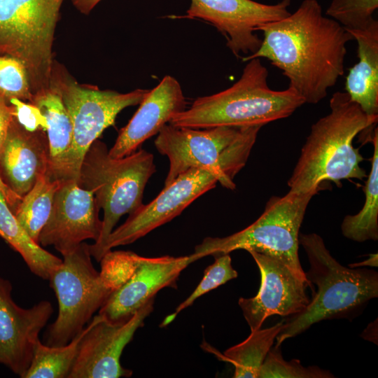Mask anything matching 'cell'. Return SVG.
Here are the masks:
<instances>
[{"label": "cell", "instance_id": "4", "mask_svg": "<svg viewBox=\"0 0 378 378\" xmlns=\"http://www.w3.org/2000/svg\"><path fill=\"white\" fill-rule=\"evenodd\" d=\"M310 269L307 279L317 286L306 308L292 316L276 337L275 346L304 332L323 320L346 317L378 296L377 272L369 269L346 267L339 263L316 233L299 234Z\"/></svg>", "mask_w": 378, "mask_h": 378}, {"label": "cell", "instance_id": "32", "mask_svg": "<svg viewBox=\"0 0 378 378\" xmlns=\"http://www.w3.org/2000/svg\"><path fill=\"white\" fill-rule=\"evenodd\" d=\"M9 104L12 107L13 117L27 130L31 132L39 130L46 131V118L35 105L18 99H10Z\"/></svg>", "mask_w": 378, "mask_h": 378}, {"label": "cell", "instance_id": "31", "mask_svg": "<svg viewBox=\"0 0 378 378\" xmlns=\"http://www.w3.org/2000/svg\"><path fill=\"white\" fill-rule=\"evenodd\" d=\"M139 255L128 251L111 250L101 259V279L112 293L120 288L132 275Z\"/></svg>", "mask_w": 378, "mask_h": 378}, {"label": "cell", "instance_id": "10", "mask_svg": "<svg viewBox=\"0 0 378 378\" xmlns=\"http://www.w3.org/2000/svg\"><path fill=\"white\" fill-rule=\"evenodd\" d=\"M88 245L83 242L62 255V262L48 279L58 302L57 316L46 335L45 344L48 346L69 343L112 294L92 262Z\"/></svg>", "mask_w": 378, "mask_h": 378}, {"label": "cell", "instance_id": "30", "mask_svg": "<svg viewBox=\"0 0 378 378\" xmlns=\"http://www.w3.org/2000/svg\"><path fill=\"white\" fill-rule=\"evenodd\" d=\"M0 94L8 102L12 99L30 102L33 97L24 64L8 55H0Z\"/></svg>", "mask_w": 378, "mask_h": 378}, {"label": "cell", "instance_id": "16", "mask_svg": "<svg viewBox=\"0 0 378 378\" xmlns=\"http://www.w3.org/2000/svg\"><path fill=\"white\" fill-rule=\"evenodd\" d=\"M12 290L10 281L0 277V363L23 378L53 308L46 300L22 308L13 300Z\"/></svg>", "mask_w": 378, "mask_h": 378}, {"label": "cell", "instance_id": "19", "mask_svg": "<svg viewBox=\"0 0 378 378\" xmlns=\"http://www.w3.org/2000/svg\"><path fill=\"white\" fill-rule=\"evenodd\" d=\"M139 105L108 150L111 158H121L135 152L145 141L158 134L175 115L185 110L186 101L178 81L167 75L149 90Z\"/></svg>", "mask_w": 378, "mask_h": 378}, {"label": "cell", "instance_id": "28", "mask_svg": "<svg viewBox=\"0 0 378 378\" xmlns=\"http://www.w3.org/2000/svg\"><path fill=\"white\" fill-rule=\"evenodd\" d=\"M378 0H332L326 15L340 23L346 30H362L375 20Z\"/></svg>", "mask_w": 378, "mask_h": 378}, {"label": "cell", "instance_id": "1", "mask_svg": "<svg viewBox=\"0 0 378 378\" xmlns=\"http://www.w3.org/2000/svg\"><path fill=\"white\" fill-rule=\"evenodd\" d=\"M263 39L243 62L265 58L281 71L304 103L316 104L344 74L346 44L351 34L323 15L317 0H304L293 13L258 28Z\"/></svg>", "mask_w": 378, "mask_h": 378}, {"label": "cell", "instance_id": "8", "mask_svg": "<svg viewBox=\"0 0 378 378\" xmlns=\"http://www.w3.org/2000/svg\"><path fill=\"white\" fill-rule=\"evenodd\" d=\"M64 0H0V55L24 66L33 94L50 87L52 46Z\"/></svg>", "mask_w": 378, "mask_h": 378}, {"label": "cell", "instance_id": "29", "mask_svg": "<svg viewBox=\"0 0 378 378\" xmlns=\"http://www.w3.org/2000/svg\"><path fill=\"white\" fill-rule=\"evenodd\" d=\"M330 372L317 366L304 367L299 360L286 361L279 346L271 348L260 369L258 378H332Z\"/></svg>", "mask_w": 378, "mask_h": 378}, {"label": "cell", "instance_id": "27", "mask_svg": "<svg viewBox=\"0 0 378 378\" xmlns=\"http://www.w3.org/2000/svg\"><path fill=\"white\" fill-rule=\"evenodd\" d=\"M237 272L232 266L230 254L219 255L214 262L205 269L202 279L190 295L176 307L173 314L164 319L161 326H167L172 322L181 311L190 306L198 298L237 278Z\"/></svg>", "mask_w": 378, "mask_h": 378}, {"label": "cell", "instance_id": "7", "mask_svg": "<svg viewBox=\"0 0 378 378\" xmlns=\"http://www.w3.org/2000/svg\"><path fill=\"white\" fill-rule=\"evenodd\" d=\"M315 195L288 192L282 197H272L263 213L249 226L225 237H206L193 253L200 259L238 249L255 251L278 259L298 276L307 279L299 260V231Z\"/></svg>", "mask_w": 378, "mask_h": 378}, {"label": "cell", "instance_id": "34", "mask_svg": "<svg viewBox=\"0 0 378 378\" xmlns=\"http://www.w3.org/2000/svg\"><path fill=\"white\" fill-rule=\"evenodd\" d=\"M81 13L88 15L102 0H69Z\"/></svg>", "mask_w": 378, "mask_h": 378}, {"label": "cell", "instance_id": "20", "mask_svg": "<svg viewBox=\"0 0 378 378\" xmlns=\"http://www.w3.org/2000/svg\"><path fill=\"white\" fill-rule=\"evenodd\" d=\"M348 31L357 42L358 62L346 77V92L368 115H378V22Z\"/></svg>", "mask_w": 378, "mask_h": 378}, {"label": "cell", "instance_id": "23", "mask_svg": "<svg viewBox=\"0 0 378 378\" xmlns=\"http://www.w3.org/2000/svg\"><path fill=\"white\" fill-rule=\"evenodd\" d=\"M372 141L374 150L371 170L363 188L365 197L363 206L356 214L346 216L341 225L343 235L358 242L378 239L377 128L374 130Z\"/></svg>", "mask_w": 378, "mask_h": 378}, {"label": "cell", "instance_id": "3", "mask_svg": "<svg viewBox=\"0 0 378 378\" xmlns=\"http://www.w3.org/2000/svg\"><path fill=\"white\" fill-rule=\"evenodd\" d=\"M239 79L230 88L197 98L169 124L206 129L220 126L261 125L291 115L304 103L292 88L272 90L268 71L260 59L247 61Z\"/></svg>", "mask_w": 378, "mask_h": 378}, {"label": "cell", "instance_id": "18", "mask_svg": "<svg viewBox=\"0 0 378 378\" xmlns=\"http://www.w3.org/2000/svg\"><path fill=\"white\" fill-rule=\"evenodd\" d=\"M49 142L46 132L27 130L13 117L0 150V178L19 199L48 171Z\"/></svg>", "mask_w": 378, "mask_h": 378}, {"label": "cell", "instance_id": "13", "mask_svg": "<svg viewBox=\"0 0 378 378\" xmlns=\"http://www.w3.org/2000/svg\"><path fill=\"white\" fill-rule=\"evenodd\" d=\"M290 0L267 4L253 0H191L185 18L200 19L214 26L237 57L251 55L261 45L255 33L265 24L279 20L290 13Z\"/></svg>", "mask_w": 378, "mask_h": 378}, {"label": "cell", "instance_id": "26", "mask_svg": "<svg viewBox=\"0 0 378 378\" xmlns=\"http://www.w3.org/2000/svg\"><path fill=\"white\" fill-rule=\"evenodd\" d=\"M90 326V321L78 335L63 346H48L38 340L31 364L23 378H68L81 340Z\"/></svg>", "mask_w": 378, "mask_h": 378}, {"label": "cell", "instance_id": "12", "mask_svg": "<svg viewBox=\"0 0 378 378\" xmlns=\"http://www.w3.org/2000/svg\"><path fill=\"white\" fill-rule=\"evenodd\" d=\"M155 299V298H154ZM150 300L125 321H111L101 314L93 316L79 345L68 378L130 377L132 371L123 368L120 356L138 328L153 312Z\"/></svg>", "mask_w": 378, "mask_h": 378}, {"label": "cell", "instance_id": "14", "mask_svg": "<svg viewBox=\"0 0 378 378\" xmlns=\"http://www.w3.org/2000/svg\"><path fill=\"white\" fill-rule=\"evenodd\" d=\"M255 261L261 276L260 287L253 298H240L238 304L251 329H260L270 316H293L302 312L310 300L306 294L312 284L307 279L298 276L278 259L258 253L248 251Z\"/></svg>", "mask_w": 378, "mask_h": 378}, {"label": "cell", "instance_id": "22", "mask_svg": "<svg viewBox=\"0 0 378 378\" xmlns=\"http://www.w3.org/2000/svg\"><path fill=\"white\" fill-rule=\"evenodd\" d=\"M0 237L20 254L29 270L48 280L52 270L62 261L35 242L23 229L0 190Z\"/></svg>", "mask_w": 378, "mask_h": 378}, {"label": "cell", "instance_id": "35", "mask_svg": "<svg viewBox=\"0 0 378 378\" xmlns=\"http://www.w3.org/2000/svg\"><path fill=\"white\" fill-rule=\"evenodd\" d=\"M370 265L372 267H377V254L370 255V257L366 260H364L359 263L349 265L350 267H358L362 266Z\"/></svg>", "mask_w": 378, "mask_h": 378}, {"label": "cell", "instance_id": "25", "mask_svg": "<svg viewBox=\"0 0 378 378\" xmlns=\"http://www.w3.org/2000/svg\"><path fill=\"white\" fill-rule=\"evenodd\" d=\"M284 327L282 321L270 328L251 332L244 341L227 349L223 357L234 365L233 377L258 378L265 357Z\"/></svg>", "mask_w": 378, "mask_h": 378}, {"label": "cell", "instance_id": "33", "mask_svg": "<svg viewBox=\"0 0 378 378\" xmlns=\"http://www.w3.org/2000/svg\"><path fill=\"white\" fill-rule=\"evenodd\" d=\"M13 118V115L10 104L0 94V150ZM0 190L4 194L10 209L14 212L21 200L5 186L1 178Z\"/></svg>", "mask_w": 378, "mask_h": 378}, {"label": "cell", "instance_id": "21", "mask_svg": "<svg viewBox=\"0 0 378 378\" xmlns=\"http://www.w3.org/2000/svg\"><path fill=\"white\" fill-rule=\"evenodd\" d=\"M30 103L44 115L49 142L50 161L48 174L52 179L66 180L65 166L72 141L71 118L57 90L50 87L34 94Z\"/></svg>", "mask_w": 378, "mask_h": 378}, {"label": "cell", "instance_id": "15", "mask_svg": "<svg viewBox=\"0 0 378 378\" xmlns=\"http://www.w3.org/2000/svg\"><path fill=\"white\" fill-rule=\"evenodd\" d=\"M99 210L91 191L80 187L74 179L65 180L55 193L51 214L40 233L38 244L53 246L64 255L86 239L96 242L102 229Z\"/></svg>", "mask_w": 378, "mask_h": 378}, {"label": "cell", "instance_id": "5", "mask_svg": "<svg viewBox=\"0 0 378 378\" xmlns=\"http://www.w3.org/2000/svg\"><path fill=\"white\" fill-rule=\"evenodd\" d=\"M262 126H220L194 129L164 125L155 140L158 151L168 158L164 186L191 168L206 169L227 189L234 190L235 176L246 165Z\"/></svg>", "mask_w": 378, "mask_h": 378}, {"label": "cell", "instance_id": "24", "mask_svg": "<svg viewBox=\"0 0 378 378\" xmlns=\"http://www.w3.org/2000/svg\"><path fill=\"white\" fill-rule=\"evenodd\" d=\"M64 181L52 179L48 173L42 174L13 212L27 234L38 244L50 216L55 193Z\"/></svg>", "mask_w": 378, "mask_h": 378}, {"label": "cell", "instance_id": "11", "mask_svg": "<svg viewBox=\"0 0 378 378\" xmlns=\"http://www.w3.org/2000/svg\"><path fill=\"white\" fill-rule=\"evenodd\" d=\"M217 183L216 176L204 169L191 168L181 174L153 201L130 214L123 224L112 231L97 261L113 248L133 243L172 220Z\"/></svg>", "mask_w": 378, "mask_h": 378}, {"label": "cell", "instance_id": "17", "mask_svg": "<svg viewBox=\"0 0 378 378\" xmlns=\"http://www.w3.org/2000/svg\"><path fill=\"white\" fill-rule=\"evenodd\" d=\"M197 260L194 253L181 257L139 255L131 277L109 296L98 314L111 321L128 319L161 289L176 288L181 272Z\"/></svg>", "mask_w": 378, "mask_h": 378}, {"label": "cell", "instance_id": "6", "mask_svg": "<svg viewBox=\"0 0 378 378\" xmlns=\"http://www.w3.org/2000/svg\"><path fill=\"white\" fill-rule=\"evenodd\" d=\"M155 171L153 155L144 149L113 158L106 145L98 139L88 148L76 183L94 194L104 211L101 235L96 242L88 245L96 260L120 217L131 214L144 204L145 187Z\"/></svg>", "mask_w": 378, "mask_h": 378}, {"label": "cell", "instance_id": "9", "mask_svg": "<svg viewBox=\"0 0 378 378\" xmlns=\"http://www.w3.org/2000/svg\"><path fill=\"white\" fill-rule=\"evenodd\" d=\"M50 85L59 93L71 120L72 141L66 160L65 178L76 181L83 159L92 143L114 124L120 112L139 104L149 90L136 89L120 93L81 85L55 61Z\"/></svg>", "mask_w": 378, "mask_h": 378}, {"label": "cell", "instance_id": "2", "mask_svg": "<svg viewBox=\"0 0 378 378\" xmlns=\"http://www.w3.org/2000/svg\"><path fill=\"white\" fill-rule=\"evenodd\" d=\"M330 112L311 127L298 162L290 177L288 192L317 194L323 181L337 185L342 180L367 177L360 166L364 158L353 141L356 135L377 123L378 115H369L345 92L334 93Z\"/></svg>", "mask_w": 378, "mask_h": 378}]
</instances>
